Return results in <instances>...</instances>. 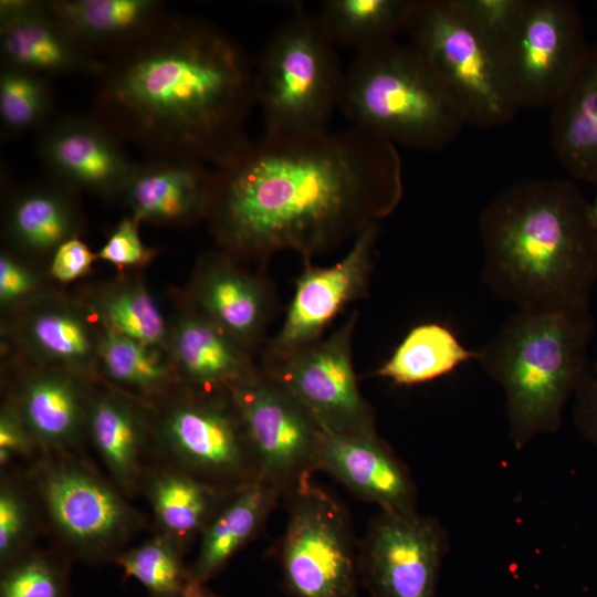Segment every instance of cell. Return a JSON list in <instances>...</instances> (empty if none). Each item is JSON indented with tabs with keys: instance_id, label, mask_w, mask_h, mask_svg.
<instances>
[{
	"instance_id": "obj_1",
	"label": "cell",
	"mask_w": 597,
	"mask_h": 597,
	"mask_svg": "<svg viewBox=\"0 0 597 597\" xmlns=\"http://www.w3.org/2000/svg\"><path fill=\"white\" fill-rule=\"evenodd\" d=\"M402 193L398 149L376 134L354 125L263 134L212 168L205 218L239 260L292 250L305 263L379 223Z\"/></svg>"
},
{
	"instance_id": "obj_2",
	"label": "cell",
	"mask_w": 597,
	"mask_h": 597,
	"mask_svg": "<svg viewBox=\"0 0 597 597\" xmlns=\"http://www.w3.org/2000/svg\"><path fill=\"white\" fill-rule=\"evenodd\" d=\"M92 114L147 158L218 166L250 138L254 66L214 24L172 15L105 61Z\"/></svg>"
},
{
	"instance_id": "obj_3",
	"label": "cell",
	"mask_w": 597,
	"mask_h": 597,
	"mask_svg": "<svg viewBox=\"0 0 597 597\" xmlns=\"http://www.w3.org/2000/svg\"><path fill=\"white\" fill-rule=\"evenodd\" d=\"M481 277L515 310L589 304L597 283V228L591 203L572 181L517 180L482 210Z\"/></svg>"
},
{
	"instance_id": "obj_4",
	"label": "cell",
	"mask_w": 597,
	"mask_h": 597,
	"mask_svg": "<svg viewBox=\"0 0 597 597\" xmlns=\"http://www.w3.org/2000/svg\"><path fill=\"white\" fill-rule=\"evenodd\" d=\"M594 325L589 304L515 310L478 349L476 362L504 392L516 449L559 429L564 408L589 369Z\"/></svg>"
},
{
	"instance_id": "obj_5",
	"label": "cell",
	"mask_w": 597,
	"mask_h": 597,
	"mask_svg": "<svg viewBox=\"0 0 597 597\" xmlns=\"http://www.w3.org/2000/svg\"><path fill=\"white\" fill-rule=\"evenodd\" d=\"M339 109L349 125L418 150L448 146L467 125L420 52L397 40L355 54Z\"/></svg>"
},
{
	"instance_id": "obj_6",
	"label": "cell",
	"mask_w": 597,
	"mask_h": 597,
	"mask_svg": "<svg viewBox=\"0 0 597 597\" xmlns=\"http://www.w3.org/2000/svg\"><path fill=\"white\" fill-rule=\"evenodd\" d=\"M317 12L297 8L271 34L254 64L255 103L264 134L328 128L339 108L345 71Z\"/></svg>"
},
{
	"instance_id": "obj_7",
	"label": "cell",
	"mask_w": 597,
	"mask_h": 597,
	"mask_svg": "<svg viewBox=\"0 0 597 597\" xmlns=\"http://www.w3.org/2000/svg\"><path fill=\"white\" fill-rule=\"evenodd\" d=\"M27 482L70 559L114 563L146 526L115 483L75 452L40 454Z\"/></svg>"
},
{
	"instance_id": "obj_8",
	"label": "cell",
	"mask_w": 597,
	"mask_h": 597,
	"mask_svg": "<svg viewBox=\"0 0 597 597\" xmlns=\"http://www.w3.org/2000/svg\"><path fill=\"white\" fill-rule=\"evenodd\" d=\"M147 404L149 463L177 468L227 493L259 476L243 423L227 389L208 391L179 385Z\"/></svg>"
},
{
	"instance_id": "obj_9",
	"label": "cell",
	"mask_w": 597,
	"mask_h": 597,
	"mask_svg": "<svg viewBox=\"0 0 597 597\" xmlns=\"http://www.w3.org/2000/svg\"><path fill=\"white\" fill-rule=\"evenodd\" d=\"M405 32L442 82L465 124L494 128L520 109L507 87L496 48L453 0H412Z\"/></svg>"
},
{
	"instance_id": "obj_10",
	"label": "cell",
	"mask_w": 597,
	"mask_h": 597,
	"mask_svg": "<svg viewBox=\"0 0 597 597\" xmlns=\"http://www.w3.org/2000/svg\"><path fill=\"white\" fill-rule=\"evenodd\" d=\"M589 49L579 11L568 0H524L514 25L496 48L519 108L551 107Z\"/></svg>"
},
{
	"instance_id": "obj_11",
	"label": "cell",
	"mask_w": 597,
	"mask_h": 597,
	"mask_svg": "<svg viewBox=\"0 0 597 597\" xmlns=\"http://www.w3.org/2000/svg\"><path fill=\"white\" fill-rule=\"evenodd\" d=\"M291 494L281 548L287 589L295 597H355L358 558L346 512L311 481Z\"/></svg>"
},
{
	"instance_id": "obj_12",
	"label": "cell",
	"mask_w": 597,
	"mask_h": 597,
	"mask_svg": "<svg viewBox=\"0 0 597 597\" xmlns=\"http://www.w3.org/2000/svg\"><path fill=\"white\" fill-rule=\"evenodd\" d=\"M256 461L259 476L293 492L318 470L322 428L275 379L264 373L229 387Z\"/></svg>"
},
{
	"instance_id": "obj_13",
	"label": "cell",
	"mask_w": 597,
	"mask_h": 597,
	"mask_svg": "<svg viewBox=\"0 0 597 597\" xmlns=\"http://www.w3.org/2000/svg\"><path fill=\"white\" fill-rule=\"evenodd\" d=\"M358 314L325 339L272 363L262 370L283 386L323 428L335 431H373L375 420L360 394L352 345Z\"/></svg>"
},
{
	"instance_id": "obj_14",
	"label": "cell",
	"mask_w": 597,
	"mask_h": 597,
	"mask_svg": "<svg viewBox=\"0 0 597 597\" xmlns=\"http://www.w3.org/2000/svg\"><path fill=\"white\" fill-rule=\"evenodd\" d=\"M447 547L434 519L381 512L367 532L358 573L373 597H436Z\"/></svg>"
},
{
	"instance_id": "obj_15",
	"label": "cell",
	"mask_w": 597,
	"mask_h": 597,
	"mask_svg": "<svg viewBox=\"0 0 597 597\" xmlns=\"http://www.w3.org/2000/svg\"><path fill=\"white\" fill-rule=\"evenodd\" d=\"M378 229L379 223L365 229L333 265L304 263L283 324L268 343L263 363L282 360L317 342L348 303L366 294Z\"/></svg>"
},
{
	"instance_id": "obj_16",
	"label": "cell",
	"mask_w": 597,
	"mask_h": 597,
	"mask_svg": "<svg viewBox=\"0 0 597 597\" xmlns=\"http://www.w3.org/2000/svg\"><path fill=\"white\" fill-rule=\"evenodd\" d=\"M92 113L65 114L38 130L35 149L50 178L106 198L121 197L136 163Z\"/></svg>"
},
{
	"instance_id": "obj_17",
	"label": "cell",
	"mask_w": 597,
	"mask_h": 597,
	"mask_svg": "<svg viewBox=\"0 0 597 597\" xmlns=\"http://www.w3.org/2000/svg\"><path fill=\"white\" fill-rule=\"evenodd\" d=\"M6 399L18 410L42 453L75 452L87 437L94 380L36 365L21 367Z\"/></svg>"
},
{
	"instance_id": "obj_18",
	"label": "cell",
	"mask_w": 597,
	"mask_h": 597,
	"mask_svg": "<svg viewBox=\"0 0 597 597\" xmlns=\"http://www.w3.org/2000/svg\"><path fill=\"white\" fill-rule=\"evenodd\" d=\"M188 304L251 353L262 342L275 298L269 281L245 271L238 258L219 250L198 262Z\"/></svg>"
},
{
	"instance_id": "obj_19",
	"label": "cell",
	"mask_w": 597,
	"mask_h": 597,
	"mask_svg": "<svg viewBox=\"0 0 597 597\" xmlns=\"http://www.w3.org/2000/svg\"><path fill=\"white\" fill-rule=\"evenodd\" d=\"M14 315L10 336L30 364L100 378L101 324L86 303L45 293Z\"/></svg>"
},
{
	"instance_id": "obj_20",
	"label": "cell",
	"mask_w": 597,
	"mask_h": 597,
	"mask_svg": "<svg viewBox=\"0 0 597 597\" xmlns=\"http://www.w3.org/2000/svg\"><path fill=\"white\" fill-rule=\"evenodd\" d=\"M1 65L51 78L98 76L105 61L84 49L46 6L45 0L0 1Z\"/></svg>"
},
{
	"instance_id": "obj_21",
	"label": "cell",
	"mask_w": 597,
	"mask_h": 597,
	"mask_svg": "<svg viewBox=\"0 0 597 597\" xmlns=\"http://www.w3.org/2000/svg\"><path fill=\"white\" fill-rule=\"evenodd\" d=\"M322 428L318 468L381 512L416 513V488L401 461L373 431Z\"/></svg>"
},
{
	"instance_id": "obj_22",
	"label": "cell",
	"mask_w": 597,
	"mask_h": 597,
	"mask_svg": "<svg viewBox=\"0 0 597 597\" xmlns=\"http://www.w3.org/2000/svg\"><path fill=\"white\" fill-rule=\"evenodd\" d=\"M149 407L108 384L94 387L87 416V438L115 485L127 496L140 493L150 454Z\"/></svg>"
},
{
	"instance_id": "obj_23",
	"label": "cell",
	"mask_w": 597,
	"mask_h": 597,
	"mask_svg": "<svg viewBox=\"0 0 597 597\" xmlns=\"http://www.w3.org/2000/svg\"><path fill=\"white\" fill-rule=\"evenodd\" d=\"M212 168L172 158L136 163L122 198L136 220L161 226H185L207 213Z\"/></svg>"
},
{
	"instance_id": "obj_24",
	"label": "cell",
	"mask_w": 597,
	"mask_h": 597,
	"mask_svg": "<svg viewBox=\"0 0 597 597\" xmlns=\"http://www.w3.org/2000/svg\"><path fill=\"white\" fill-rule=\"evenodd\" d=\"M168 352L180 385L200 390H226L261 370L250 352L189 304L170 324Z\"/></svg>"
},
{
	"instance_id": "obj_25",
	"label": "cell",
	"mask_w": 597,
	"mask_h": 597,
	"mask_svg": "<svg viewBox=\"0 0 597 597\" xmlns=\"http://www.w3.org/2000/svg\"><path fill=\"white\" fill-rule=\"evenodd\" d=\"M51 12L94 56L126 51L169 14L158 0H45Z\"/></svg>"
},
{
	"instance_id": "obj_26",
	"label": "cell",
	"mask_w": 597,
	"mask_h": 597,
	"mask_svg": "<svg viewBox=\"0 0 597 597\" xmlns=\"http://www.w3.org/2000/svg\"><path fill=\"white\" fill-rule=\"evenodd\" d=\"M76 191L50 178L17 189L4 213V235L12 248L32 255H51L83 229Z\"/></svg>"
},
{
	"instance_id": "obj_27",
	"label": "cell",
	"mask_w": 597,
	"mask_h": 597,
	"mask_svg": "<svg viewBox=\"0 0 597 597\" xmlns=\"http://www.w3.org/2000/svg\"><path fill=\"white\" fill-rule=\"evenodd\" d=\"M549 109L557 159L573 178L597 184V44Z\"/></svg>"
},
{
	"instance_id": "obj_28",
	"label": "cell",
	"mask_w": 597,
	"mask_h": 597,
	"mask_svg": "<svg viewBox=\"0 0 597 597\" xmlns=\"http://www.w3.org/2000/svg\"><path fill=\"white\" fill-rule=\"evenodd\" d=\"M140 492L153 510L157 532L174 540L184 552L198 537L232 494L177 468L150 462Z\"/></svg>"
},
{
	"instance_id": "obj_29",
	"label": "cell",
	"mask_w": 597,
	"mask_h": 597,
	"mask_svg": "<svg viewBox=\"0 0 597 597\" xmlns=\"http://www.w3.org/2000/svg\"><path fill=\"white\" fill-rule=\"evenodd\" d=\"M281 491L258 476L232 493L200 536L190 578L207 584L261 530Z\"/></svg>"
},
{
	"instance_id": "obj_30",
	"label": "cell",
	"mask_w": 597,
	"mask_h": 597,
	"mask_svg": "<svg viewBox=\"0 0 597 597\" xmlns=\"http://www.w3.org/2000/svg\"><path fill=\"white\" fill-rule=\"evenodd\" d=\"M97 371L106 384L146 402L180 385L168 350L144 345L102 324Z\"/></svg>"
},
{
	"instance_id": "obj_31",
	"label": "cell",
	"mask_w": 597,
	"mask_h": 597,
	"mask_svg": "<svg viewBox=\"0 0 597 597\" xmlns=\"http://www.w3.org/2000/svg\"><path fill=\"white\" fill-rule=\"evenodd\" d=\"M478 357V350L463 346L448 326L421 323L407 333L376 375L396 385H418L448 375Z\"/></svg>"
},
{
	"instance_id": "obj_32",
	"label": "cell",
	"mask_w": 597,
	"mask_h": 597,
	"mask_svg": "<svg viewBox=\"0 0 597 597\" xmlns=\"http://www.w3.org/2000/svg\"><path fill=\"white\" fill-rule=\"evenodd\" d=\"M412 0H326L317 14L335 45L360 53L405 32Z\"/></svg>"
},
{
	"instance_id": "obj_33",
	"label": "cell",
	"mask_w": 597,
	"mask_h": 597,
	"mask_svg": "<svg viewBox=\"0 0 597 597\" xmlns=\"http://www.w3.org/2000/svg\"><path fill=\"white\" fill-rule=\"evenodd\" d=\"M85 303L105 327L168 350L170 324L142 281L127 279L106 284Z\"/></svg>"
},
{
	"instance_id": "obj_34",
	"label": "cell",
	"mask_w": 597,
	"mask_h": 597,
	"mask_svg": "<svg viewBox=\"0 0 597 597\" xmlns=\"http://www.w3.org/2000/svg\"><path fill=\"white\" fill-rule=\"evenodd\" d=\"M184 549L170 537L156 533L140 545L122 552L114 564L126 577L139 582L149 597H185L190 569Z\"/></svg>"
},
{
	"instance_id": "obj_35",
	"label": "cell",
	"mask_w": 597,
	"mask_h": 597,
	"mask_svg": "<svg viewBox=\"0 0 597 597\" xmlns=\"http://www.w3.org/2000/svg\"><path fill=\"white\" fill-rule=\"evenodd\" d=\"M53 91L50 78L25 70L0 71V125L3 138L41 129L50 122Z\"/></svg>"
},
{
	"instance_id": "obj_36",
	"label": "cell",
	"mask_w": 597,
	"mask_h": 597,
	"mask_svg": "<svg viewBox=\"0 0 597 597\" xmlns=\"http://www.w3.org/2000/svg\"><path fill=\"white\" fill-rule=\"evenodd\" d=\"M69 561L30 549L1 569L0 597H69Z\"/></svg>"
},
{
	"instance_id": "obj_37",
	"label": "cell",
	"mask_w": 597,
	"mask_h": 597,
	"mask_svg": "<svg viewBox=\"0 0 597 597\" xmlns=\"http://www.w3.org/2000/svg\"><path fill=\"white\" fill-rule=\"evenodd\" d=\"M33 493L28 484L2 474L0 482V568L29 552L39 530Z\"/></svg>"
},
{
	"instance_id": "obj_38",
	"label": "cell",
	"mask_w": 597,
	"mask_h": 597,
	"mask_svg": "<svg viewBox=\"0 0 597 597\" xmlns=\"http://www.w3.org/2000/svg\"><path fill=\"white\" fill-rule=\"evenodd\" d=\"M462 14L495 46L514 25L524 0H453Z\"/></svg>"
},
{
	"instance_id": "obj_39",
	"label": "cell",
	"mask_w": 597,
	"mask_h": 597,
	"mask_svg": "<svg viewBox=\"0 0 597 597\" xmlns=\"http://www.w3.org/2000/svg\"><path fill=\"white\" fill-rule=\"evenodd\" d=\"M41 279L11 252L0 255V305L9 312H19L40 298Z\"/></svg>"
},
{
	"instance_id": "obj_40",
	"label": "cell",
	"mask_w": 597,
	"mask_h": 597,
	"mask_svg": "<svg viewBox=\"0 0 597 597\" xmlns=\"http://www.w3.org/2000/svg\"><path fill=\"white\" fill-rule=\"evenodd\" d=\"M139 221L132 216L124 217L113 229L96 259L117 266H140L148 263L155 251L144 244L139 234Z\"/></svg>"
},
{
	"instance_id": "obj_41",
	"label": "cell",
	"mask_w": 597,
	"mask_h": 597,
	"mask_svg": "<svg viewBox=\"0 0 597 597\" xmlns=\"http://www.w3.org/2000/svg\"><path fill=\"white\" fill-rule=\"evenodd\" d=\"M41 450L15 407L4 398L0 408V467L6 469L18 458H33Z\"/></svg>"
},
{
	"instance_id": "obj_42",
	"label": "cell",
	"mask_w": 597,
	"mask_h": 597,
	"mask_svg": "<svg viewBox=\"0 0 597 597\" xmlns=\"http://www.w3.org/2000/svg\"><path fill=\"white\" fill-rule=\"evenodd\" d=\"M95 260V253L78 237L72 238L51 255L49 273L54 280L69 283L86 275Z\"/></svg>"
},
{
	"instance_id": "obj_43",
	"label": "cell",
	"mask_w": 597,
	"mask_h": 597,
	"mask_svg": "<svg viewBox=\"0 0 597 597\" xmlns=\"http://www.w3.org/2000/svg\"><path fill=\"white\" fill-rule=\"evenodd\" d=\"M573 420L579 432L597 448V371L589 369L575 395Z\"/></svg>"
},
{
	"instance_id": "obj_44",
	"label": "cell",
	"mask_w": 597,
	"mask_h": 597,
	"mask_svg": "<svg viewBox=\"0 0 597 597\" xmlns=\"http://www.w3.org/2000/svg\"><path fill=\"white\" fill-rule=\"evenodd\" d=\"M185 597H221L210 590L205 584L189 579L185 590Z\"/></svg>"
},
{
	"instance_id": "obj_45",
	"label": "cell",
	"mask_w": 597,
	"mask_h": 597,
	"mask_svg": "<svg viewBox=\"0 0 597 597\" xmlns=\"http://www.w3.org/2000/svg\"><path fill=\"white\" fill-rule=\"evenodd\" d=\"M590 203H591V211H593L594 221H595V224H596V228H597V192H596V197H595L594 201L590 202Z\"/></svg>"
}]
</instances>
